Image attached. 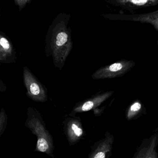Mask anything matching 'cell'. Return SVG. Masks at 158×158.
<instances>
[{
    "mask_svg": "<svg viewBox=\"0 0 158 158\" xmlns=\"http://www.w3.org/2000/svg\"><path fill=\"white\" fill-rule=\"evenodd\" d=\"M27 114V118L25 126L37 138L35 151L45 153L53 157V138L46 128V123L41 114L35 108L29 107Z\"/></svg>",
    "mask_w": 158,
    "mask_h": 158,
    "instance_id": "obj_2",
    "label": "cell"
},
{
    "mask_svg": "<svg viewBox=\"0 0 158 158\" xmlns=\"http://www.w3.org/2000/svg\"><path fill=\"white\" fill-rule=\"evenodd\" d=\"M23 77L27 89V96L36 102H46L48 100V89L32 73L27 66L23 67Z\"/></svg>",
    "mask_w": 158,
    "mask_h": 158,
    "instance_id": "obj_3",
    "label": "cell"
},
{
    "mask_svg": "<svg viewBox=\"0 0 158 158\" xmlns=\"http://www.w3.org/2000/svg\"><path fill=\"white\" fill-rule=\"evenodd\" d=\"M8 117L6 111L4 108H2L0 111V138L6 130L8 124Z\"/></svg>",
    "mask_w": 158,
    "mask_h": 158,
    "instance_id": "obj_13",
    "label": "cell"
},
{
    "mask_svg": "<svg viewBox=\"0 0 158 158\" xmlns=\"http://www.w3.org/2000/svg\"><path fill=\"white\" fill-rule=\"evenodd\" d=\"M114 141V136L109 132H106L104 138L94 144L89 158H105L110 157L111 154Z\"/></svg>",
    "mask_w": 158,
    "mask_h": 158,
    "instance_id": "obj_7",
    "label": "cell"
},
{
    "mask_svg": "<svg viewBox=\"0 0 158 158\" xmlns=\"http://www.w3.org/2000/svg\"><path fill=\"white\" fill-rule=\"evenodd\" d=\"M143 107L139 101H136L130 105L126 112V118L127 120L136 119L143 111Z\"/></svg>",
    "mask_w": 158,
    "mask_h": 158,
    "instance_id": "obj_12",
    "label": "cell"
},
{
    "mask_svg": "<svg viewBox=\"0 0 158 158\" xmlns=\"http://www.w3.org/2000/svg\"><path fill=\"white\" fill-rule=\"evenodd\" d=\"M1 13H2V7L1 6V4H0V16H1Z\"/></svg>",
    "mask_w": 158,
    "mask_h": 158,
    "instance_id": "obj_17",
    "label": "cell"
},
{
    "mask_svg": "<svg viewBox=\"0 0 158 158\" xmlns=\"http://www.w3.org/2000/svg\"><path fill=\"white\" fill-rule=\"evenodd\" d=\"M102 16L110 21H130L150 24L156 31L158 30V10L140 14H107L102 15Z\"/></svg>",
    "mask_w": 158,
    "mask_h": 158,
    "instance_id": "obj_5",
    "label": "cell"
},
{
    "mask_svg": "<svg viewBox=\"0 0 158 158\" xmlns=\"http://www.w3.org/2000/svg\"><path fill=\"white\" fill-rule=\"evenodd\" d=\"M0 52L5 59L6 64L13 63L16 61V52L12 42L5 33L1 31Z\"/></svg>",
    "mask_w": 158,
    "mask_h": 158,
    "instance_id": "obj_10",
    "label": "cell"
},
{
    "mask_svg": "<svg viewBox=\"0 0 158 158\" xmlns=\"http://www.w3.org/2000/svg\"><path fill=\"white\" fill-rule=\"evenodd\" d=\"M157 136H153L149 139L145 140L146 142L142 143L137 152L135 158H157V152L155 150Z\"/></svg>",
    "mask_w": 158,
    "mask_h": 158,
    "instance_id": "obj_11",
    "label": "cell"
},
{
    "mask_svg": "<svg viewBox=\"0 0 158 158\" xmlns=\"http://www.w3.org/2000/svg\"><path fill=\"white\" fill-rule=\"evenodd\" d=\"M65 134L71 145L76 144L84 135V132L80 118L72 117L65 121Z\"/></svg>",
    "mask_w": 158,
    "mask_h": 158,
    "instance_id": "obj_9",
    "label": "cell"
},
{
    "mask_svg": "<svg viewBox=\"0 0 158 158\" xmlns=\"http://www.w3.org/2000/svg\"><path fill=\"white\" fill-rule=\"evenodd\" d=\"M114 93V91H106L93 96L77 103L74 108L71 114L85 112L94 110L108 99Z\"/></svg>",
    "mask_w": 158,
    "mask_h": 158,
    "instance_id": "obj_8",
    "label": "cell"
},
{
    "mask_svg": "<svg viewBox=\"0 0 158 158\" xmlns=\"http://www.w3.org/2000/svg\"><path fill=\"white\" fill-rule=\"evenodd\" d=\"M135 65V63L130 60H122L105 65L97 70L91 76L92 79H110L121 77L130 71Z\"/></svg>",
    "mask_w": 158,
    "mask_h": 158,
    "instance_id": "obj_4",
    "label": "cell"
},
{
    "mask_svg": "<svg viewBox=\"0 0 158 158\" xmlns=\"http://www.w3.org/2000/svg\"><path fill=\"white\" fill-rule=\"evenodd\" d=\"M7 89V86L5 83L1 79H0V92H5Z\"/></svg>",
    "mask_w": 158,
    "mask_h": 158,
    "instance_id": "obj_15",
    "label": "cell"
},
{
    "mask_svg": "<svg viewBox=\"0 0 158 158\" xmlns=\"http://www.w3.org/2000/svg\"><path fill=\"white\" fill-rule=\"evenodd\" d=\"M32 0H14L15 4L19 8L20 11L23 10L27 5L31 2Z\"/></svg>",
    "mask_w": 158,
    "mask_h": 158,
    "instance_id": "obj_14",
    "label": "cell"
},
{
    "mask_svg": "<svg viewBox=\"0 0 158 158\" xmlns=\"http://www.w3.org/2000/svg\"><path fill=\"white\" fill-rule=\"evenodd\" d=\"M105 1L113 7L130 13H135L141 9L154 7L158 4V0H105Z\"/></svg>",
    "mask_w": 158,
    "mask_h": 158,
    "instance_id": "obj_6",
    "label": "cell"
},
{
    "mask_svg": "<svg viewBox=\"0 0 158 158\" xmlns=\"http://www.w3.org/2000/svg\"><path fill=\"white\" fill-rule=\"evenodd\" d=\"M2 63L6 64V61H5L4 58H3L1 52H0V64Z\"/></svg>",
    "mask_w": 158,
    "mask_h": 158,
    "instance_id": "obj_16",
    "label": "cell"
},
{
    "mask_svg": "<svg viewBox=\"0 0 158 158\" xmlns=\"http://www.w3.org/2000/svg\"><path fill=\"white\" fill-rule=\"evenodd\" d=\"M71 15L61 13L50 25L45 40V53L52 57L55 67L61 70L73 48Z\"/></svg>",
    "mask_w": 158,
    "mask_h": 158,
    "instance_id": "obj_1",
    "label": "cell"
}]
</instances>
